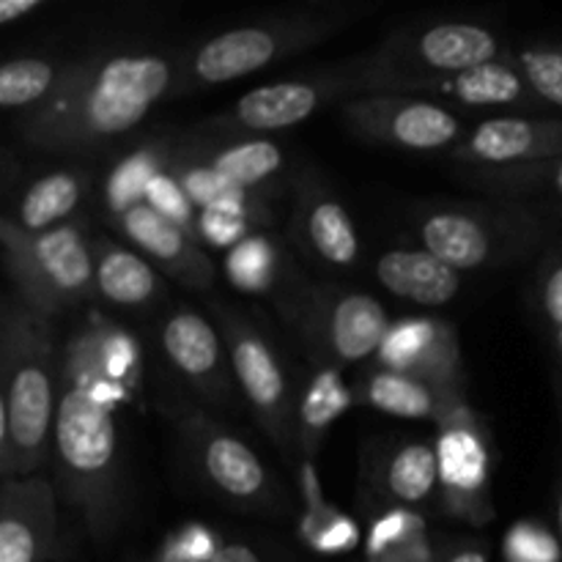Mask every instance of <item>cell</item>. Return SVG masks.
Returning a JSON list of instances; mask_svg holds the SVG:
<instances>
[{"label": "cell", "mask_w": 562, "mask_h": 562, "mask_svg": "<svg viewBox=\"0 0 562 562\" xmlns=\"http://www.w3.org/2000/svg\"><path fill=\"white\" fill-rule=\"evenodd\" d=\"M179 66L159 53H97L66 64L58 88L25 110L16 132L27 146L77 154L135 130L154 104L176 91Z\"/></svg>", "instance_id": "1"}, {"label": "cell", "mask_w": 562, "mask_h": 562, "mask_svg": "<svg viewBox=\"0 0 562 562\" xmlns=\"http://www.w3.org/2000/svg\"><path fill=\"white\" fill-rule=\"evenodd\" d=\"M60 351L49 318L5 302L0 327V472L31 477L53 459Z\"/></svg>", "instance_id": "2"}, {"label": "cell", "mask_w": 562, "mask_h": 562, "mask_svg": "<svg viewBox=\"0 0 562 562\" xmlns=\"http://www.w3.org/2000/svg\"><path fill=\"white\" fill-rule=\"evenodd\" d=\"M119 404L77 384L60 382L55 415L53 459L58 492L80 514L99 543L108 541L121 519Z\"/></svg>", "instance_id": "3"}, {"label": "cell", "mask_w": 562, "mask_h": 562, "mask_svg": "<svg viewBox=\"0 0 562 562\" xmlns=\"http://www.w3.org/2000/svg\"><path fill=\"white\" fill-rule=\"evenodd\" d=\"M355 20L351 9H302L231 27L181 58L176 91H206L316 47Z\"/></svg>", "instance_id": "4"}, {"label": "cell", "mask_w": 562, "mask_h": 562, "mask_svg": "<svg viewBox=\"0 0 562 562\" xmlns=\"http://www.w3.org/2000/svg\"><path fill=\"white\" fill-rule=\"evenodd\" d=\"M415 234L423 250L456 272L510 267L543 239L538 214L516 201L434 203L420 212Z\"/></svg>", "instance_id": "5"}, {"label": "cell", "mask_w": 562, "mask_h": 562, "mask_svg": "<svg viewBox=\"0 0 562 562\" xmlns=\"http://www.w3.org/2000/svg\"><path fill=\"white\" fill-rule=\"evenodd\" d=\"M508 53L499 33L475 20H439L398 27L384 38L382 47L351 60L357 97L382 93L387 82L401 77L456 75L503 60Z\"/></svg>", "instance_id": "6"}, {"label": "cell", "mask_w": 562, "mask_h": 562, "mask_svg": "<svg viewBox=\"0 0 562 562\" xmlns=\"http://www.w3.org/2000/svg\"><path fill=\"white\" fill-rule=\"evenodd\" d=\"M5 274L27 311L44 318L71 311L97 291L93 245L80 225H58L42 234H27L11 217L0 220Z\"/></svg>", "instance_id": "7"}, {"label": "cell", "mask_w": 562, "mask_h": 562, "mask_svg": "<svg viewBox=\"0 0 562 562\" xmlns=\"http://www.w3.org/2000/svg\"><path fill=\"white\" fill-rule=\"evenodd\" d=\"M217 322L234 379L258 426L283 453H291L296 445V401L272 340L250 318L231 307H217Z\"/></svg>", "instance_id": "8"}, {"label": "cell", "mask_w": 562, "mask_h": 562, "mask_svg": "<svg viewBox=\"0 0 562 562\" xmlns=\"http://www.w3.org/2000/svg\"><path fill=\"white\" fill-rule=\"evenodd\" d=\"M439 508L453 519L483 527L494 519L492 450L486 426L467 398L448 406L437 423Z\"/></svg>", "instance_id": "9"}, {"label": "cell", "mask_w": 562, "mask_h": 562, "mask_svg": "<svg viewBox=\"0 0 562 562\" xmlns=\"http://www.w3.org/2000/svg\"><path fill=\"white\" fill-rule=\"evenodd\" d=\"M357 97L355 66L344 64L335 69H318L305 77L267 82L241 93L234 108L220 119L209 121L228 137H258L267 132H283L316 115L329 102H349Z\"/></svg>", "instance_id": "10"}, {"label": "cell", "mask_w": 562, "mask_h": 562, "mask_svg": "<svg viewBox=\"0 0 562 562\" xmlns=\"http://www.w3.org/2000/svg\"><path fill=\"white\" fill-rule=\"evenodd\" d=\"M340 115L362 140L412 154L453 151L470 132L456 110L404 93L355 97L340 102Z\"/></svg>", "instance_id": "11"}, {"label": "cell", "mask_w": 562, "mask_h": 562, "mask_svg": "<svg viewBox=\"0 0 562 562\" xmlns=\"http://www.w3.org/2000/svg\"><path fill=\"white\" fill-rule=\"evenodd\" d=\"M300 327L318 366L349 368L379 355L393 322L366 291L316 289L302 302Z\"/></svg>", "instance_id": "12"}, {"label": "cell", "mask_w": 562, "mask_h": 562, "mask_svg": "<svg viewBox=\"0 0 562 562\" xmlns=\"http://www.w3.org/2000/svg\"><path fill=\"white\" fill-rule=\"evenodd\" d=\"M181 439L203 481L239 508H269L274 483L256 450L203 415H181Z\"/></svg>", "instance_id": "13"}, {"label": "cell", "mask_w": 562, "mask_h": 562, "mask_svg": "<svg viewBox=\"0 0 562 562\" xmlns=\"http://www.w3.org/2000/svg\"><path fill=\"white\" fill-rule=\"evenodd\" d=\"M382 93L431 99V102L445 104L450 110H505V115L530 113V110L538 113V110L547 108L508 55L503 60L456 71V75L401 77V80L387 82Z\"/></svg>", "instance_id": "14"}, {"label": "cell", "mask_w": 562, "mask_h": 562, "mask_svg": "<svg viewBox=\"0 0 562 562\" xmlns=\"http://www.w3.org/2000/svg\"><path fill=\"white\" fill-rule=\"evenodd\" d=\"M376 362L409 373L453 398H467L461 340L453 324L442 318H401L390 327Z\"/></svg>", "instance_id": "15"}, {"label": "cell", "mask_w": 562, "mask_h": 562, "mask_svg": "<svg viewBox=\"0 0 562 562\" xmlns=\"http://www.w3.org/2000/svg\"><path fill=\"white\" fill-rule=\"evenodd\" d=\"M562 157V119L494 115L467 132L450 159L475 170L525 168Z\"/></svg>", "instance_id": "16"}, {"label": "cell", "mask_w": 562, "mask_h": 562, "mask_svg": "<svg viewBox=\"0 0 562 562\" xmlns=\"http://www.w3.org/2000/svg\"><path fill=\"white\" fill-rule=\"evenodd\" d=\"M58 543V492L47 477L0 486V562H49Z\"/></svg>", "instance_id": "17"}, {"label": "cell", "mask_w": 562, "mask_h": 562, "mask_svg": "<svg viewBox=\"0 0 562 562\" xmlns=\"http://www.w3.org/2000/svg\"><path fill=\"white\" fill-rule=\"evenodd\" d=\"M159 338L168 362L184 382H190L192 390L212 401H228L234 368L223 338L209 318L181 307L165 318Z\"/></svg>", "instance_id": "18"}, {"label": "cell", "mask_w": 562, "mask_h": 562, "mask_svg": "<svg viewBox=\"0 0 562 562\" xmlns=\"http://www.w3.org/2000/svg\"><path fill=\"white\" fill-rule=\"evenodd\" d=\"M115 228L151 258L159 269L190 289H209L217 278L212 258L203 252L201 241L187 234L181 225L159 214L151 203H137L113 217Z\"/></svg>", "instance_id": "19"}, {"label": "cell", "mask_w": 562, "mask_h": 562, "mask_svg": "<svg viewBox=\"0 0 562 562\" xmlns=\"http://www.w3.org/2000/svg\"><path fill=\"white\" fill-rule=\"evenodd\" d=\"M294 236L322 267L349 269L360 261V236L351 214L333 192L307 176L296 184Z\"/></svg>", "instance_id": "20"}, {"label": "cell", "mask_w": 562, "mask_h": 562, "mask_svg": "<svg viewBox=\"0 0 562 562\" xmlns=\"http://www.w3.org/2000/svg\"><path fill=\"white\" fill-rule=\"evenodd\" d=\"M371 470L368 486L390 503V508L420 510L439 503V453L437 442L406 439L373 450L366 461Z\"/></svg>", "instance_id": "21"}, {"label": "cell", "mask_w": 562, "mask_h": 562, "mask_svg": "<svg viewBox=\"0 0 562 562\" xmlns=\"http://www.w3.org/2000/svg\"><path fill=\"white\" fill-rule=\"evenodd\" d=\"M376 280L401 300L420 307H442L461 291V272L423 247H395L379 256Z\"/></svg>", "instance_id": "22"}, {"label": "cell", "mask_w": 562, "mask_h": 562, "mask_svg": "<svg viewBox=\"0 0 562 562\" xmlns=\"http://www.w3.org/2000/svg\"><path fill=\"white\" fill-rule=\"evenodd\" d=\"M357 404H366L382 415L401 417V420H434L439 423L448 412L450 404H456L453 395H445L434 384L423 379L409 376V373L393 371V368L373 366L368 368L357 384Z\"/></svg>", "instance_id": "23"}, {"label": "cell", "mask_w": 562, "mask_h": 562, "mask_svg": "<svg viewBox=\"0 0 562 562\" xmlns=\"http://www.w3.org/2000/svg\"><path fill=\"white\" fill-rule=\"evenodd\" d=\"M190 151L212 165L225 181L239 190L263 198V187L272 184L285 165V154L267 137H236L231 143H192Z\"/></svg>", "instance_id": "24"}, {"label": "cell", "mask_w": 562, "mask_h": 562, "mask_svg": "<svg viewBox=\"0 0 562 562\" xmlns=\"http://www.w3.org/2000/svg\"><path fill=\"white\" fill-rule=\"evenodd\" d=\"M93 263H97V294L110 305L140 311L162 294L159 274L130 247L99 239L93 245Z\"/></svg>", "instance_id": "25"}, {"label": "cell", "mask_w": 562, "mask_h": 562, "mask_svg": "<svg viewBox=\"0 0 562 562\" xmlns=\"http://www.w3.org/2000/svg\"><path fill=\"white\" fill-rule=\"evenodd\" d=\"M355 401L357 395L344 382L340 368L318 366L307 379L305 393L296 401V448L307 456V461L316 456L329 428Z\"/></svg>", "instance_id": "26"}, {"label": "cell", "mask_w": 562, "mask_h": 562, "mask_svg": "<svg viewBox=\"0 0 562 562\" xmlns=\"http://www.w3.org/2000/svg\"><path fill=\"white\" fill-rule=\"evenodd\" d=\"M86 190V173H80V170H55V173L36 179L22 192L20 203H16V214L11 220L27 234L53 231L58 225H66V220L80 206Z\"/></svg>", "instance_id": "27"}, {"label": "cell", "mask_w": 562, "mask_h": 562, "mask_svg": "<svg viewBox=\"0 0 562 562\" xmlns=\"http://www.w3.org/2000/svg\"><path fill=\"white\" fill-rule=\"evenodd\" d=\"M302 492H305V516H302V541L311 549L324 554H340L357 547V525L335 510L333 505L324 503L322 488H318L316 472L307 464L302 467Z\"/></svg>", "instance_id": "28"}, {"label": "cell", "mask_w": 562, "mask_h": 562, "mask_svg": "<svg viewBox=\"0 0 562 562\" xmlns=\"http://www.w3.org/2000/svg\"><path fill=\"white\" fill-rule=\"evenodd\" d=\"M472 187H481L488 195H497L503 201H516L519 198L543 195L562 203V157L549 159V162L525 165V168H505V170H475L464 176Z\"/></svg>", "instance_id": "29"}, {"label": "cell", "mask_w": 562, "mask_h": 562, "mask_svg": "<svg viewBox=\"0 0 562 562\" xmlns=\"http://www.w3.org/2000/svg\"><path fill=\"white\" fill-rule=\"evenodd\" d=\"M66 66L49 58H11L0 66V104L5 110H33L58 88Z\"/></svg>", "instance_id": "30"}, {"label": "cell", "mask_w": 562, "mask_h": 562, "mask_svg": "<svg viewBox=\"0 0 562 562\" xmlns=\"http://www.w3.org/2000/svg\"><path fill=\"white\" fill-rule=\"evenodd\" d=\"M165 162H168V151L159 143L137 148L130 157L119 159L104 184V203H108L110 217L137 206V203H146L148 184L162 173Z\"/></svg>", "instance_id": "31"}, {"label": "cell", "mask_w": 562, "mask_h": 562, "mask_svg": "<svg viewBox=\"0 0 562 562\" xmlns=\"http://www.w3.org/2000/svg\"><path fill=\"white\" fill-rule=\"evenodd\" d=\"M280 272V252L267 236H247L225 256V274L234 289L247 294H263L274 285Z\"/></svg>", "instance_id": "32"}, {"label": "cell", "mask_w": 562, "mask_h": 562, "mask_svg": "<svg viewBox=\"0 0 562 562\" xmlns=\"http://www.w3.org/2000/svg\"><path fill=\"white\" fill-rule=\"evenodd\" d=\"M508 58L547 108L562 110V44H527V47L510 49Z\"/></svg>", "instance_id": "33"}, {"label": "cell", "mask_w": 562, "mask_h": 562, "mask_svg": "<svg viewBox=\"0 0 562 562\" xmlns=\"http://www.w3.org/2000/svg\"><path fill=\"white\" fill-rule=\"evenodd\" d=\"M426 538V519L412 508H384L376 519L371 521L368 532V560L382 558V554L395 552L412 541Z\"/></svg>", "instance_id": "34"}, {"label": "cell", "mask_w": 562, "mask_h": 562, "mask_svg": "<svg viewBox=\"0 0 562 562\" xmlns=\"http://www.w3.org/2000/svg\"><path fill=\"white\" fill-rule=\"evenodd\" d=\"M508 562H560L562 543L538 521H516L503 541Z\"/></svg>", "instance_id": "35"}, {"label": "cell", "mask_w": 562, "mask_h": 562, "mask_svg": "<svg viewBox=\"0 0 562 562\" xmlns=\"http://www.w3.org/2000/svg\"><path fill=\"white\" fill-rule=\"evenodd\" d=\"M146 203H151V206L157 209L159 214H165L168 220H173L176 225H181L187 234L195 236V239H198V209H195V203L187 198V192L181 190L179 181H176L173 176L168 173V170H162V173H159L157 179L148 184ZM198 241H201V239H198Z\"/></svg>", "instance_id": "36"}, {"label": "cell", "mask_w": 562, "mask_h": 562, "mask_svg": "<svg viewBox=\"0 0 562 562\" xmlns=\"http://www.w3.org/2000/svg\"><path fill=\"white\" fill-rule=\"evenodd\" d=\"M252 228H256V223L247 220L245 214L234 212V209L212 206L198 212V239L206 241V245L228 247L231 250L239 241H245L247 236H252Z\"/></svg>", "instance_id": "37"}, {"label": "cell", "mask_w": 562, "mask_h": 562, "mask_svg": "<svg viewBox=\"0 0 562 562\" xmlns=\"http://www.w3.org/2000/svg\"><path fill=\"white\" fill-rule=\"evenodd\" d=\"M536 300L543 322L558 329L562 324V250L543 263L541 274H538Z\"/></svg>", "instance_id": "38"}, {"label": "cell", "mask_w": 562, "mask_h": 562, "mask_svg": "<svg viewBox=\"0 0 562 562\" xmlns=\"http://www.w3.org/2000/svg\"><path fill=\"white\" fill-rule=\"evenodd\" d=\"M170 543H173L176 552L187 562H212L214 554L223 549L217 536L206 525H187L184 530L170 536Z\"/></svg>", "instance_id": "39"}, {"label": "cell", "mask_w": 562, "mask_h": 562, "mask_svg": "<svg viewBox=\"0 0 562 562\" xmlns=\"http://www.w3.org/2000/svg\"><path fill=\"white\" fill-rule=\"evenodd\" d=\"M42 9V0H3L0 3V22L3 25H14V22L25 20L27 14Z\"/></svg>", "instance_id": "40"}, {"label": "cell", "mask_w": 562, "mask_h": 562, "mask_svg": "<svg viewBox=\"0 0 562 562\" xmlns=\"http://www.w3.org/2000/svg\"><path fill=\"white\" fill-rule=\"evenodd\" d=\"M212 562H263V560L258 558L256 549H250L247 543H228V547H223L217 554H214Z\"/></svg>", "instance_id": "41"}, {"label": "cell", "mask_w": 562, "mask_h": 562, "mask_svg": "<svg viewBox=\"0 0 562 562\" xmlns=\"http://www.w3.org/2000/svg\"><path fill=\"white\" fill-rule=\"evenodd\" d=\"M439 562H488V554L483 547L470 543V547H456L450 552H445Z\"/></svg>", "instance_id": "42"}, {"label": "cell", "mask_w": 562, "mask_h": 562, "mask_svg": "<svg viewBox=\"0 0 562 562\" xmlns=\"http://www.w3.org/2000/svg\"><path fill=\"white\" fill-rule=\"evenodd\" d=\"M558 530H560V543H562V488L558 497Z\"/></svg>", "instance_id": "43"}, {"label": "cell", "mask_w": 562, "mask_h": 562, "mask_svg": "<svg viewBox=\"0 0 562 562\" xmlns=\"http://www.w3.org/2000/svg\"><path fill=\"white\" fill-rule=\"evenodd\" d=\"M554 340H558V351H560V357H562V324L558 329H554Z\"/></svg>", "instance_id": "44"}]
</instances>
